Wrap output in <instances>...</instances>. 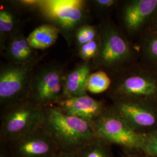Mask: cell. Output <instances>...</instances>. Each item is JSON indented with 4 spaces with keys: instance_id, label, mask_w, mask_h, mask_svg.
Returning <instances> with one entry per match:
<instances>
[{
    "instance_id": "83f0119b",
    "label": "cell",
    "mask_w": 157,
    "mask_h": 157,
    "mask_svg": "<svg viewBox=\"0 0 157 157\" xmlns=\"http://www.w3.org/2000/svg\"><path fill=\"white\" fill-rule=\"evenodd\" d=\"M54 157H75L73 153H67L65 152L59 151Z\"/></svg>"
},
{
    "instance_id": "d6986e66",
    "label": "cell",
    "mask_w": 157,
    "mask_h": 157,
    "mask_svg": "<svg viewBox=\"0 0 157 157\" xmlns=\"http://www.w3.org/2000/svg\"><path fill=\"white\" fill-rule=\"evenodd\" d=\"M16 19L12 12L7 8H2L0 11V34L1 40L12 33L15 26Z\"/></svg>"
},
{
    "instance_id": "8fae6325",
    "label": "cell",
    "mask_w": 157,
    "mask_h": 157,
    "mask_svg": "<svg viewBox=\"0 0 157 157\" xmlns=\"http://www.w3.org/2000/svg\"><path fill=\"white\" fill-rule=\"evenodd\" d=\"M157 12V0H130L122 6L121 21L126 33L139 39Z\"/></svg>"
},
{
    "instance_id": "7402d4cb",
    "label": "cell",
    "mask_w": 157,
    "mask_h": 157,
    "mask_svg": "<svg viewBox=\"0 0 157 157\" xmlns=\"http://www.w3.org/2000/svg\"><path fill=\"white\" fill-rule=\"evenodd\" d=\"M142 151L149 157H157V130L145 135Z\"/></svg>"
},
{
    "instance_id": "7c38bea8",
    "label": "cell",
    "mask_w": 157,
    "mask_h": 157,
    "mask_svg": "<svg viewBox=\"0 0 157 157\" xmlns=\"http://www.w3.org/2000/svg\"><path fill=\"white\" fill-rule=\"evenodd\" d=\"M56 105L65 114L82 119L91 124L108 108L104 102L87 94L63 98Z\"/></svg>"
},
{
    "instance_id": "e0dca14e",
    "label": "cell",
    "mask_w": 157,
    "mask_h": 157,
    "mask_svg": "<svg viewBox=\"0 0 157 157\" xmlns=\"http://www.w3.org/2000/svg\"><path fill=\"white\" fill-rule=\"evenodd\" d=\"M112 146L97 137L74 153L75 157H114Z\"/></svg>"
},
{
    "instance_id": "6da1fadb",
    "label": "cell",
    "mask_w": 157,
    "mask_h": 157,
    "mask_svg": "<svg viewBox=\"0 0 157 157\" xmlns=\"http://www.w3.org/2000/svg\"><path fill=\"white\" fill-rule=\"evenodd\" d=\"M44 111L43 126L59 151L74 154L97 137L91 124L65 114L56 105L45 107Z\"/></svg>"
},
{
    "instance_id": "3957f363",
    "label": "cell",
    "mask_w": 157,
    "mask_h": 157,
    "mask_svg": "<svg viewBox=\"0 0 157 157\" xmlns=\"http://www.w3.org/2000/svg\"><path fill=\"white\" fill-rule=\"evenodd\" d=\"M98 37L99 51L94 59L97 67L115 74L139 60L136 46L111 23L102 25Z\"/></svg>"
},
{
    "instance_id": "8992f818",
    "label": "cell",
    "mask_w": 157,
    "mask_h": 157,
    "mask_svg": "<svg viewBox=\"0 0 157 157\" xmlns=\"http://www.w3.org/2000/svg\"><path fill=\"white\" fill-rule=\"evenodd\" d=\"M37 9L52 25L65 33L76 31L86 17L85 2L81 0L40 1Z\"/></svg>"
},
{
    "instance_id": "d4e9b609",
    "label": "cell",
    "mask_w": 157,
    "mask_h": 157,
    "mask_svg": "<svg viewBox=\"0 0 157 157\" xmlns=\"http://www.w3.org/2000/svg\"><path fill=\"white\" fill-rule=\"evenodd\" d=\"M21 5L25 7H30V8H38L40 3V1H34V0H25V1H19Z\"/></svg>"
},
{
    "instance_id": "52a82bcc",
    "label": "cell",
    "mask_w": 157,
    "mask_h": 157,
    "mask_svg": "<svg viewBox=\"0 0 157 157\" xmlns=\"http://www.w3.org/2000/svg\"><path fill=\"white\" fill-rule=\"evenodd\" d=\"M35 62L10 63L1 68L0 104L1 109L28 98Z\"/></svg>"
},
{
    "instance_id": "7a4b0ae2",
    "label": "cell",
    "mask_w": 157,
    "mask_h": 157,
    "mask_svg": "<svg viewBox=\"0 0 157 157\" xmlns=\"http://www.w3.org/2000/svg\"><path fill=\"white\" fill-rule=\"evenodd\" d=\"M114 75L109 89L112 100H135L157 107V71L139 60Z\"/></svg>"
},
{
    "instance_id": "9c48e42d",
    "label": "cell",
    "mask_w": 157,
    "mask_h": 157,
    "mask_svg": "<svg viewBox=\"0 0 157 157\" xmlns=\"http://www.w3.org/2000/svg\"><path fill=\"white\" fill-rule=\"evenodd\" d=\"M3 144L6 145L12 157H54L59 151L43 125Z\"/></svg>"
},
{
    "instance_id": "2e32d148",
    "label": "cell",
    "mask_w": 157,
    "mask_h": 157,
    "mask_svg": "<svg viewBox=\"0 0 157 157\" xmlns=\"http://www.w3.org/2000/svg\"><path fill=\"white\" fill-rule=\"evenodd\" d=\"M135 45L139 61L157 71V34L145 33Z\"/></svg>"
},
{
    "instance_id": "4fadbf2b",
    "label": "cell",
    "mask_w": 157,
    "mask_h": 157,
    "mask_svg": "<svg viewBox=\"0 0 157 157\" xmlns=\"http://www.w3.org/2000/svg\"><path fill=\"white\" fill-rule=\"evenodd\" d=\"M90 74V67L87 63L68 73L63 78V98L86 95V84Z\"/></svg>"
},
{
    "instance_id": "484cf974",
    "label": "cell",
    "mask_w": 157,
    "mask_h": 157,
    "mask_svg": "<svg viewBox=\"0 0 157 157\" xmlns=\"http://www.w3.org/2000/svg\"><path fill=\"white\" fill-rule=\"evenodd\" d=\"M151 33L157 34V12L155 15L152 20L148 28L146 33Z\"/></svg>"
},
{
    "instance_id": "ba28073f",
    "label": "cell",
    "mask_w": 157,
    "mask_h": 157,
    "mask_svg": "<svg viewBox=\"0 0 157 157\" xmlns=\"http://www.w3.org/2000/svg\"><path fill=\"white\" fill-rule=\"evenodd\" d=\"M63 78L58 67L40 70L32 76L28 98L43 108L56 105L63 98Z\"/></svg>"
},
{
    "instance_id": "cb8c5ba5",
    "label": "cell",
    "mask_w": 157,
    "mask_h": 157,
    "mask_svg": "<svg viewBox=\"0 0 157 157\" xmlns=\"http://www.w3.org/2000/svg\"><path fill=\"white\" fill-rule=\"evenodd\" d=\"M121 157H149L141 150L122 151Z\"/></svg>"
},
{
    "instance_id": "5bb4252c",
    "label": "cell",
    "mask_w": 157,
    "mask_h": 157,
    "mask_svg": "<svg viewBox=\"0 0 157 157\" xmlns=\"http://www.w3.org/2000/svg\"><path fill=\"white\" fill-rule=\"evenodd\" d=\"M6 56L14 64L35 62V51L22 34L12 35L6 46Z\"/></svg>"
},
{
    "instance_id": "ac0fdd59",
    "label": "cell",
    "mask_w": 157,
    "mask_h": 157,
    "mask_svg": "<svg viewBox=\"0 0 157 157\" xmlns=\"http://www.w3.org/2000/svg\"><path fill=\"white\" fill-rule=\"evenodd\" d=\"M112 84V78L104 71L100 70L91 73L88 78L86 89L93 94H100L109 90Z\"/></svg>"
},
{
    "instance_id": "5b68a950",
    "label": "cell",
    "mask_w": 157,
    "mask_h": 157,
    "mask_svg": "<svg viewBox=\"0 0 157 157\" xmlns=\"http://www.w3.org/2000/svg\"><path fill=\"white\" fill-rule=\"evenodd\" d=\"M92 125L98 138L111 146H118L122 151H142L145 135L135 132L111 106Z\"/></svg>"
},
{
    "instance_id": "277c9868",
    "label": "cell",
    "mask_w": 157,
    "mask_h": 157,
    "mask_svg": "<svg viewBox=\"0 0 157 157\" xmlns=\"http://www.w3.org/2000/svg\"><path fill=\"white\" fill-rule=\"evenodd\" d=\"M44 108L28 98L1 109L0 143L8 144L43 125Z\"/></svg>"
},
{
    "instance_id": "4316f807",
    "label": "cell",
    "mask_w": 157,
    "mask_h": 157,
    "mask_svg": "<svg viewBox=\"0 0 157 157\" xmlns=\"http://www.w3.org/2000/svg\"><path fill=\"white\" fill-rule=\"evenodd\" d=\"M0 157H12L6 145L0 144Z\"/></svg>"
},
{
    "instance_id": "603a6c76",
    "label": "cell",
    "mask_w": 157,
    "mask_h": 157,
    "mask_svg": "<svg viewBox=\"0 0 157 157\" xmlns=\"http://www.w3.org/2000/svg\"><path fill=\"white\" fill-rule=\"evenodd\" d=\"M96 7L103 11H109L118 4L117 0H96L94 1Z\"/></svg>"
},
{
    "instance_id": "ffe728a7",
    "label": "cell",
    "mask_w": 157,
    "mask_h": 157,
    "mask_svg": "<svg viewBox=\"0 0 157 157\" xmlns=\"http://www.w3.org/2000/svg\"><path fill=\"white\" fill-rule=\"evenodd\" d=\"M99 32L95 28L90 25H83L75 32L76 40L79 46L96 39Z\"/></svg>"
},
{
    "instance_id": "44dd1931",
    "label": "cell",
    "mask_w": 157,
    "mask_h": 157,
    "mask_svg": "<svg viewBox=\"0 0 157 157\" xmlns=\"http://www.w3.org/2000/svg\"><path fill=\"white\" fill-rule=\"evenodd\" d=\"M99 47L100 40L98 37L96 39L79 46L78 54L80 58L86 61L95 59L98 55Z\"/></svg>"
},
{
    "instance_id": "30bf717a",
    "label": "cell",
    "mask_w": 157,
    "mask_h": 157,
    "mask_svg": "<svg viewBox=\"0 0 157 157\" xmlns=\"http://www.w3.org/2000/svg\"><path fill=\"white\" fill-rule=\"evenodd\" d=\"M112 101V108L135 132L146 135L157 131V107L130 100Z\"/></svg>"
},
{
    "instance_id": "9a60e30c",
    "label": "cell",
    "mask_w": 157,
    "mask_h": 157,
    "mask_svg": "<svg viewBox=\"0 0 157 157\" xmlns=\"http://www.w3.org/2000/svg\"><path fill=\"white\" fill-rule=\"evenodd\" d=\"M60 31L52 24H44L33 30L27 37L29 44L33 49L45 50L54 44Z\"/></svg>"
}]
</instances>
